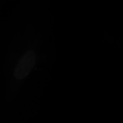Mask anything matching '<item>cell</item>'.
<instances>
[{
	"label": "cell",
	"instance_id": "cell-1",
	"mask_svg": "<svg viewBox=\"0 0 123 123\" xmlns=\"http://www.w3.org/2000/svg\"><path fill=\"white\" fill-rule=\"evenodd\" d=\"M36 63V53L34 51H29L24 54L18 62L14 71V75L16 79H25L30 74Z\"/></svg>",
	"mask_w": 123,
	"mask_h": 123
}]
</instances>
